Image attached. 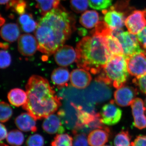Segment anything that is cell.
<instances>
[{"instance_id":"6da1fadb","label":"cell","mask_w":146,"mask_h":146,"mask_svg":"<svg viewBox=\"0 0 146 146\" xmlns=\"http://www.w3.org/2000/svg\"><path fill=\"white\" fill-rule=\"evenodd\" d=\"M73 21L67 11L58 7L44 15L35 32L39 51L50 56L63 46L72 34Z\"/></svg>"},{"instance_id":"7a4b0ae2","label":"cell","mask_w":146,"mask_h":146,"mask_svg":"<svg viewBox=\"0 0 146 146\" xmlns=\"http://www.w3.org/2000/svg\"><path fill=\"white\" fill-rule=\"evenodd\" d=\"M26 88L27 100L23 108L35 120L46 118L61 106L60 99L56 95L48 80L40 76H31Z\"/></svg>"},{"instance_id":"3957f363","label":"cell","mask_w":146,"mask_h":146,"mask_svg":"<svg viewBox=\"0 0 146 146\" xmlns=\"http://www.w3.org/2000/svg\"><path fill=\"white\" fill-rule=\"evenodd\" d=\"M83 37L76 47L78 67L94 74L100 73L111 58L104 36L92 33Z\"/></svg>"},{"instance_id":"277c9868","label":"cell","mask_w":146,"mask_h":146,"mask_svg":"<svg viewBox=\"0 0 146 146\" xmlns=\"http://www.w3.org/2000/svg\"><path fill=\"white\" fill-rule=\"evenodd\" d=\"M100 73L96 79L115 88H120L124 85L129 76L125 57L123 55L112 56Z\"/></svg>"},{"instance_id":"5b68a950","label":"cell","mask_w":146,"mask_h":146,"mask_svg":"<svg viewBox=\"0 0 146 146\" xmlns=\"http://www.w3.org/2000/svg\"><path fill=\"white\" fill-rule=\"evenodd\" d=\"M112 34L119 40L122 47L123 56L125 58L136 54L145 52L139 44L137 36L122 29L112 30Z\"/></svg>"},{"instance_id":"8992f818","label":"cell","mask_w":146,"mask_h":146,"mask_svg":"<svg viewBox=\"0 0 146 146\" xmlns=\"http://www.w3.org/2000/svg\"><path fill=\"white\" fill-rule=\"evenodd\" d=\"M86 98L96 104L109 100L112 96V90L109 85L96 79L85 92Z\"/></svg>"},{"instance_id":"52a82bcc","label":"cell","mask_w":146,"mask_h":146,"mask_svg":"<svg viewBox=\"0 0 146 146\" xmlns=\"http://www.w3.org/2000/svg\"><path fill=\"white\" fill-rule=\"evenodd\" d=\"M57 114L62 123L68 129L72 131L76 129L79 122L78 112L74 102H70L64 105Z\"/></svg>"},{"instance_id":"ba28073f","label":"cell","mask_w":146,"mask_h":146,"mask_svg":"<svg viewBox=\"0 0 146 146\" xmlns=\"http://www.w3.org/2000/svg\"><path fill=\"white\" fill-rule=\"evenodd\" d=\"M128 72L136 78L146 74V56L145 52L136 54L126 58Z\"/></svg>"},{"instance_id":"9c48e42d","label":"cell","mask_w":146,"mask_h":146,"mask_svg":"<svg viewBox=\"0 0 146 146\" xmlns=\"http://www.w3.org/2000/svg\"><path fill=\"white\" fill-rule=\"evenodd\" d=\"M125 25L131 34H138L146 26V10L134 11L125 19Z\"/></svg>"},{"instance_id":"30bf717a","label":"cell","mask_w":146,"mask_h":146,"mask_svg":"<svg viewBox=\"0 0 146 146\" xmlns=\"http://www.w3.org/2000/svg\"><path fill=\"white\" fill-rule=\"evenodd\" d=\"M122 113L121 110L115 105L112 100L102 108L100 114L102 123L109 126L117 124L121 118Z\"/></svg>"},{"instance_id":"8fae6325","label":"cell","mask_w":146,"mask_h":146,"mask_svg":"<svg viewBox=\"0 0 146 146\" xmlns=\"http://www.w3.org/2000/svg\"><path fill=\"white\" fill-rule=\"evenodd\" d=\"M106 23L112 30L122 29L125 25V17L124 13L115 10L112 7L109 10L103 11Z\"/></svg>"},{"instance_id":"7c38bea8","label":"cell","mask_w":146,"mask_h":146,"mask_svg":"<svg viewBox=\"0 0 146 146\" xmlns=\"http://www.w3.org/2000/svg\"><path fill=\"white\" fill-rule=\"evenodd\" d=\"M36 39L31 35H22L18 40V50L24 56H30L33 55L38 49Z\"/></svg>"},{"instance_id":"4fadbf2b","label":"cell","mask_w":146,"mask_h":146,"mask_svg":"<svg viewBox=\"0 0 146 146\" xmlns=\"http://www.w3.org/2000/svg\"><path fill=\"white\" fill-rule=\"evenodd\" d=\"M54 57L58 65L67 67L72 64L76 59V52L71 46H62L54 53Z\"/></svg>"},{"instance_id":"5bb4252c","label":"cell","mask_w":146,"mask_h":146,"mask_svg":"<svg viewBox=\"0 0 146 146\" xmlns=\"http://www.w3.org/2000/svg\"><path fill=\"white\" fill-rule=\"evenodd\" d=\"M137 94V91L133 87L124 85L115 91L114 97L117 104L123 107L131 104Z\"/></svg>"},{"instance_id":"9a60e30c","label":"cell","mask_w":146,"mask_h":146,"mask_svg":"<svg viewBox=\"0 0 146 146\" xmlns=\"http://www.w3.org/2000/svg\"><path fill=\"white\" fill-rule=\"evenodd\" d=\"M132 115L134 118L133 125L138 129L146 128V117L144 115L145 105L143 100L136 98L131 104Z\"/></svg>"},{"instance_id":"2e32d148","label":"cell","mask_w":146,"mask_h":146,"mask_svg":"<svg viewBox=\"0 0 146 146\" xmlns=\"http://www.w3.org/2000/svg\"><path fill=\"white\" fill-rule=\"evenodd\" d=\"M70 79L71 84L77 89H85L89 86L92 77L89 72L84 69H76L71 73Z\"/></svg>"},{"instance_id":"e0dca14e","label":"cell","mask_w":146,"mask_h":146,"mask_svg":"<svg viewBox=\"0 0 146 146\" xmlns=\"http://www.w3.org/2000/svg\"><path fill=\"white\" fill-rule=\"evenodd\" d=\"M110 130L105 127L92 130L88 135V141L90 146H103L109 140Z\"/></svg>"},{"instance_id":"ac0fdd59","label":"cell","mask_w":146,"mask_h":146,"mask_svg":"<svg viewBox=\"0 0 146 146\" xmlns=\"http://www.w3.org/2000/svg\"><path fill=\"white\" fill-rule=\"evenodd\" d=\"M43 129L49 134L64 133L65 128L60 118L57 115L52 114L45 118L42 124Z\"/></svg>"},{"instance_id":"d6986e66","label":"cell","mask_w":146,"mask_h":146,"mask_svg":"<svg viewBox=\"0 0 146 146\" xmlns=\"http://www.w3.org/2000/svg\"><path fill=\"white\" fill-rule=\"evenodd\" d=\"M15 123L17 127L22 131L35 132L37 131L36 121L29 113L19 115L15 119Z\"/></svg>"},{"instance_id":"ffe728a7","label":"cell","mask_w":146,"mask_h":146,"mask_svg":"<svg viewBox=\"0 0 146 146\" xmlns=\"http://www.w3.org/2000/svg\"><path fill=\"white\" fill-rule=\"evenodd\" d=\"M0 35L6 42L13 43L20 37V29L16 24L9 23L5 24L1 29Z\"/></svg>"},{"instance_id":"44dd1931","label":"cell","mask_w":146,"mask_h":146,"mask_svg":"<svg viewBox=\"0 0 146 146\" xmlns=\"http://www.w3.org/2000/svg\"><path fill=\"white\" fill-rule=\"evenodd\" d=\"M70 72L67 68H59L55 69L51 75L52 83L58 88L68 86L70 77Z\"/></svg>"},{"instance_id":"7402d4cb","label":"cell","mask_w":146,"mask_h":146,"mask_svg":"<svg viewBox=\"0 0 146 146\" xmlns=\"http://www.w3.org/2000/svg\"><path fill=\"white\" fill-rule=\"evenodd\" d=\"M7 98L9 103L16 107L23 106L27 100V94L24 90L19 88L11 89L7 95Z\"/></svg>"},{"instance_id":"603a6c76","label":"cell","mask_w":146,"mask_h":146,"mask_svg":"<svg viewBox=\"0 0 146 146\" xmlns=\"http://www.w3.org/2000/svg\"><path fill=\"white\" fill-rule=\"evenodd\" d=\"M99 20V15L96 11H85L81 15L80 23L82 25L87 29H91L96 25Z\"/></svg>"},{"instance_id":"cb8c5ba5","label":"cell","mask_w":146,"mask_h":146,"mask_svg":"<svg viewBox=\"0 0 146 146\" xmlns=\"http://www.w3.org/2000/svg\"><path fill=\"white\" fill-rule=\"evenodd\" d=\"M112 33L104 36L111 57L116 56L123 55V51L121 44Z\"/></svg>"},{"instance_id":"d4e9b609","label":"cell","mask_w":146,"mask_h":146,"mask_svg":"<svg viewBox=\"0 0 146 146\" xmlns=\"http://www.w3.org/2000/svg\"><path fill=\"white\" fill-rule=\"evenodd\" d=\"M36 7L42 15H45L50 11L58 7L59 0H35Z\"/></svg>"},{"instance_id":"484cf974","label":"cell","mask_w":146,"mask_h":146,"mask_svg":"<svg viewBox=\"0 0 146 146\" xmlns=\"http://www.w3.org/2000/svg\"><path fill=\"white\" fill-rule=\"evenodd\" d=\"M25 141L24 134L18 130H13L8 133L7 141L11 146H21Z\"/></svg>"},{"instance_id":"4316f807","label":"cell","mask_w":146,"mask_h":146,"mask_svg":"<svg viewBox=\"0 0 146 146\" xmlns=\"http://www.w3.org/2000/svg\"><path fill=\"white\" fill-rule=\"evenodd\" d=\"M131 136L127 130H122L115 136L114 140L115 146H131Z\"/></svg>"},{"instance_id":"83f0119b","label":"cell","mask_w":146,"mask_h":146,"mask_svg":"<svg viewBox=\"0 0 146 146\" xmlns=\"http://www.w3.org/2000/svg\"><path fill=\"white\" fill-rule=\"evenodd\" d=\"M72 137L68 133H61L56 136L51 146H73Z\"/></svg>"},{"instance_id":"f1b7e54d","label":"cell","mask_w":146,"mask_h":146,"mask_svg":"<svg viewBox=\"0 0 146 146\" xmlns=\"http://www.w3.org/2000/svg\"><path fill=\"white\" fill-rule=\"evenodd\" d=\"M13 115V110L9 104L4 102H0V122H6Z\"/></svg>"},{"instance_id":"f546056e","label":"cell","mask_w":146,"mask_h":146,"mask_svg":"<svg viewBox=\"0 0 146 146\" xmlns=\"http://www.w3.org/2000/svg\"><path fill=\"white\" fill-rule=\"evenodd\" d=\"M26 2L24 0H11L7 5V9L12 8L16 13L21 15L25 13Z\"/></svg>"},{"instance_id":"4dcf8cb0","label":"cell","mask_w":146,"mask_h":146,"mask_svg":"<svg viewBox=\"0 0 146 146\" xmlns=\"http://www.w3.org/2000/svg\"><path fill=\"white\" fill-rule=\"evenodd\" d=\"M71 8L77 13H81L86 11L89 5V0H71Z\"/></svg>"},{"instance_id":"1f68e13d","label":"cell","mask_w":146,"mask_h":146,"mask_svg":"<svg viewBox=\"0 0 146 146\" xmlns=\"http://www.w3.org/2000/svg\"><path fill=\"white\" fill-rule=\"evenodd\" d=\"M112 0H89L91 8L97 10H104L112 5Z\"/></svg>"},{"instance_id":"d6a6232c","label":"cell","mask_w":146,"mask_h":146,"mask_svg":"<svg viewBox=\"0 0 146 146\" xmlns=\"http://www.w3.org/2000/svg\"><path fill=\"white\" fill-rule=\"evenodd\" d=\"M11 63V56L6 50H0V69L8 68Z\"/></svg>"},{"instance_id":"836d02e7","label":"cell","mask_w":146,"mask_h":146,"mask_svg":"<svg viewBox=\"0 0 146 146\" xmlns=\"http://www.w3.org/2000/svg\"><path fill=\"white\" fill-rule=\"evenodd\" d=\"M44 139L40 134H33L27 139V146H44Z\"/></svg>"},{"instance_id":"e575fe53","label":"cell","mask_w":146,"mask_h":146,"mask_svg":"<svg viewBox=\"0 0 146 146\" xmlns=\"http://www.w3.org/2000/svg\"><path fill=\"white\" fill-rule=\"evenodd\" d=\"M74 135L73 146H89L86 133H76Z\"/></svg>"},{"instance_id":"d590c367","label":"cell","mask_w":146,"mask_h":146,"mask_svg":"<svg viewBox=\"0 0 146 146\" xmlns=\"http://www.w3.org/2000/svg\"><path fill=\"white\" fill-rule=\"evenodd\" d=\"M37 24L33 18L31 19L27 23L21 26L22 30L25 33H31L36 29Z\"/></svg>"},{"instance_id":"8d00e7d4","label":"cell","mask_w":146,"mask_h":146,"mask_svg":"<svg viewBox=\"0 0 146 146\" xmlns=\"http://www.w3.org/2000/svg\"><path fill=\"white\" fill-rule=\"evenodd\" d=\"M133 82L139 87L141 91L146 94V74L139 78L134 79Z\"/></svg>"},{"instance_id":"74e56055","label":"cell","mask_w":146,"mask_h":146,"mask_svg":"<svg viewBox=\"0 0 146 146\" xmlns=\"http://www.w3.org/2000/svg\"><path fill=\"white\" fill-rule=\"evenodd\" d=\"M137 37L140 44L145 49L146 54V27L137 35Z\"/></svg>"},{"instance_id":"f35d334b","label":"cell","mask_w":146,"mask_h":146,"mask_svg":"<svg viewBox=\"0 0 146 146\" xmlns=\"http://www.w3.org/2000/svg\"><path fill=\"white\" fill-rule=\"evenodd\" d=\"M131 146H146V136L140 135L137 136L131 143Z\"/></svg>"},{"instance_id":"ab89813d","label":"cell","mask_w":146,"mask_h":146,"mask_svg":"<svg viewBox=\"0 0 146 146\" xmlns=\"http://www.w3.org/2000/svg\"><path fill=\"white\" fill-rule=\"evenodd\" d=\"M33 18L32 15L31 14L28 13H25L24 14L20 15L18 18V22L21 25V26L27 23L29 21Z\"/></svg>"},{"instance_id":"60d3db41","label":"cell","mask_w":146,"mask_h":146,"mask_svg":"<svg viewBox=\"0 0 146 146\" xmlns=\"http://www.w3.org/2000/svg\"><path fill=\"white\" fill-rule=\"evenodd\" d=\"M7 131L5 126L0 123V142L7 137Z\"/></svg>"},{"instance_id":"b9f144b4","label":"cell","mask_w":146,"mask_h":146,"mask_svg":"<svg viewBox=\"0 0 146 146\" xmlns=\"http://www.w3.org/2000/svg\"><path fill=\"white\" fill-rule=\"evenodd\" d=\"M9 48V45L7 43L0 42V49L3 50L7 49Z\"/></svg>"},{"instance_id":"7bdbcfd3","label":"cell","mask_w":146,"mask_h":146,"mask_svg":"<svg viewBox=\"0 0 146 146\" xmlns=\"http://www.w3.org/2000/svg\"><path fill=\"white\" fill-rule=\"evenodd\" d=\"M11 0H0V5H7Z\"/></svg>"},{"instance_id":"ee69618b","label":"cell","mask_w":146,"mask_h":146,"mask_svg":"<svg viewBox=\"0 0 146 146\" xmlns=\"http://www.w3.org/2000/svg\"><path fill=\"white\" fill-rule=\"evenodd\" d=\"M5 22V20L1 16L0 14V27L2 26L4 24Z\"/></svg>"},{"instance_id":"f6af8a7d","label":"cell","mask_w":146,"mask_h":146,"mask_svg":"<svg viewBox=\"0 0 146 146\" xmlns=\"http://www.w3.org/2000/svg\"><path fill=\"white\" fill-rule=\"evenodd\" d=\"M0 146H8L7 145L4 143H0Z\"/></svg>"},{"instance_id":"bcb514c9","label":"cell","mask_w":146,"mask_h":146,"mask_svg":"<svg viewBox=\"0 0 146 146\" xmlns=\"http://www.w3.org/2000/svg\"><path fill=\"white\" fill-rule=\"evenodd\" d=\"M144 105H145V112L146 114V98L145 100V104H144Z\"/></svg>"},{"instance_id":"7dc6e473","label":"cell","mask_w":146,"mask_h":146,"mask_svg":"<svg viewBox=\"0 0 146 146\" xmlns=\"http://www.w3.org/2000/svg\"><path fill=\"white\" fill-rule=\"evenodd\" d=\"M112 146L108 145H105V146Z\"/></svg>"}]
</instances>
